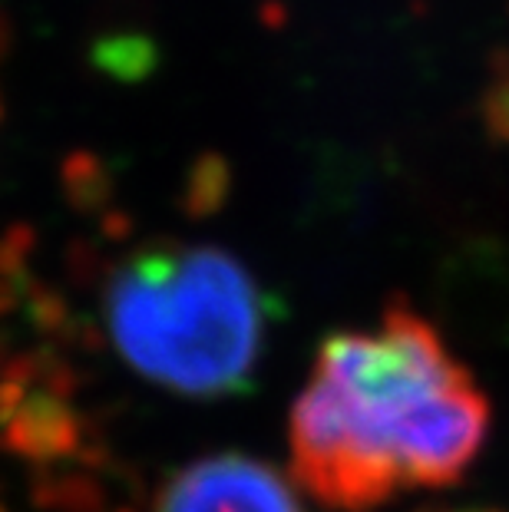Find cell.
<instances>
[{"instance_id": "2", "label": "cell", "mask_w": 509, "mask_h": 512, "mask_svg": "<svg viewBox=\"0 0 509 512\" xmlns=\"http://www.w3.org/2000/svg\"><path fill=\"white\" fill-rule=\"evenodd\" d=\"M265 294L232 255L172 245L136 255L106 291V328L129 367L192 397L248 384L265 344Z\"/></svg>"}, {"instance_id": "4", "label": "cell", "mask_w": 509, "mask_h": 512, "mask_svg": "<svg viewBox=\"0 0 509 512\" xmlns=\"http://www.w3.org/2000/svg\"><path fill=\"white\" fill-rule=\"evenodd\" d=\"M447 512H493V509H447Z\"/></svg>"}, {"instance_id": "3", "label": "cell", "mask_w": 509, "mask_h": 512, "mask_svg": "<svg viewBox=\"0 0 509 512\" xmlns=\"http://www.w3.org/2000/svg\"><path fill=\"white\" fill-rule=\"evenodd\" d=\"M159 512H305L295 489L272 466L248 456H209L182 470L159 499Z\"/></svg>"}, {"instance_id": "1", "label": "cell", "mask_w": 509, "mask_h": 512, "mask_svg": "<svg viewBox=\"0 0 509 512\" xmlns=\"http://www.w3.org/2000/svg\"><path fill=\"white\" fill-rule=\"evenodd\" d=\"M490 423V400L443 334L424 314L387 308L321 344L291 403V476L321 506L371 512L457 486Z\"/></svg>"}]
</instances>
